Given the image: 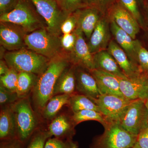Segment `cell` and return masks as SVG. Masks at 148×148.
<instances>
[{"instance_id": "cell-1", "label": "cell", "mask_w": 148, "mask_h": 148, "mask_svg": "<svg viewBox=\"0 0 148 148\" xmlns=\"http://www.w3.org/2000/svg\"><path fill=\"white\" fill-rule=\"evenodd\" d=\"M72 64L69 53L65 51L51 59L47 69L39 76L32 91V101L35 110L41 113L53 96L56 82L62 72Z\"/></svg>"}, {"instance_id": "cell-2", "label": "cell", "mask_w": 148, "mask_h": 148, "mask_svg": "<svg viewBox=\"0 0 148 148\" xmlns=\"http://www.w3.org/2000/svg\"><path fill=\"white\" fill-rule=\"evenodd\" d=\"M3 59L11 69L19 72H28L40 75L47 69L50 59L27 48L8 51Z\"/></svg>"}, {"instance_id": "cell-3", "label": "cell", "mask_w": 148, "mask_h": 148, "mask_svg": "<svg viewBox=\"0 0 148 148\" xmlns=\"http://www.w3.org/2000/svg\"><path fill=\"white\" fill-rule=\"evenodd\" d=\"M60 37L45 27L27 34L25 44L27 48L51 60L64 51Z\"/></svg>"}, {"instance_id": "cell-4", "label": "cell", "mask_w": 148, "mask_h": 148, "mask_svg": "<svg viewBox=\"0 0 148 148\" xmlns=\"http://www.w3.org/2000/svg\"><path fill=\"white\" fill-rule=\"evenodd\" d=\"M12 106L16 117V138L24 143L36 129L38 119L28 97L18 99Z\"/></svg>"}, {"instance_id": "cell-5", "label": "cell", "mask_w": 148, "mask_h": 148, "mask_svg": "<svg viewBox=\"0 0 148 148\" xmlns=\"http://www.w3.org/2000/svg\"><path fill=\"white\" fill-rule=\"evenodd\" d=\"M102 135L95 138L90 148H130L136 144L137 137L127 132L118 122L104 127Z\"/></svg>"}, {"instance_id": "cell-6", "label": "cell", "mask_w": 148, "mask_h": 148, "mask_svg": "<svg viewBox=\"0 0 148 148\" xmlns=\"http://www.w3.org/2000/svg\"><path fill=\"white\" fill-rule=\"evenodd\" d=\"M0 22H8L22 27L28 33L47 27L45 21L41 19L25 0H18L14 9L0 16Z\"/></svg>"}, {"instance_id": "cell-7", "label": "cell", "mask_w": 148, "mask_h": 148, "mask_svg": "<svg viewBox=\"0 0 148 148\" xmlns=\"http://www.w3.org/2000/svg\"><path fill=\"white\" fill-rule=\"evenodd\" d=\"M37 12L45 21L48 30L61 36L62 23L69 14L62 10L56 0H31Z\"/></svg>"}, {"instance_id": "cell-8", "label": "cell", "mask_w": 148, "mask_h": 148, "mask_svg": "<svg viewBox=\"0 0 148 148\" xmlns=\"http://www.w3.org/2000/svg\"><path fill=\"white\" fill-rule=\"evenodd\" d=\"M118 123L127 132L138 136L141 130L148 126V112L145 101H132Z\"/></svg>"}, {"instance_id": "cell-9", "label": "cell", "mask_w": 148, "mask_h": 148, "mask_svg": "<svg viewBox=\"0 0 148 148\" xmlns=\"http://www.w3.org/2000/svg\"><path fill=\"white\" fill-rule=\"evenodd\" d=\"M91 100L98 106L100 112L103 115L108 124L118 123L132 101L123 96L108 94H101L97 99Z\"/></svg>"}, {"instance_id": "cell-10", "label": "cell", "mask_w": 148, "mask_h": 148, "mask_svg": "<svg viewBox=\"0 0 148 148\" xmlns=\"http://www.w3.org/2000/svg\"><path fill=\"white\" fill-rule=\"evenodd\" d=\"M0 43L8 51L26 48L25 40L28 33L22 27L8 22H0Z\"/></svg>"}, {"instance_id": "cell-11", "label": "cell", "mask_w": 148, "mask_h": 148, "mask_svg": "<svg viewBox=\"0 0 148 148\" xmlns=\"http://www.w3.org/2000/svg\"><path fill=\"white\" fill-rule=\"evenodd\" d=\"M109 16L119 27L127 33L133 39L140 32L138 21L121 3L118 2L110 8Z\"/></svg>"}, {"instance_id": "cell-12", "label": "cell", "mask_w": 148, "mask_h": 148, "mask_svg": "<svg viewBox=\"0 0 148 148\" xmlns=\"http://www.w3.org/2000/svg\"><path fill=\"white\" fill-rule=\"evenodd\" d=\"M77 38L73 51L69 53L72 64L80 66L88 71L95 69L93 55L90 53L81 29L77 27Z\"/></svg>"}, {"instance_id": "cell-13", "label": "cell", "mask_w": 148, "mask_h": 148, "mask_svg": "<svg viewBox=\"0 0 148 148\" xmlns=\"http://www.w3.org/2000/svg\"><path fill=\"white\" fill-rule=\"evenodd\" d=\"M119 82L122 94L127 100L145 101L148 98V79L145 77L131 79L120 78Z\"/></svg>"}, {"instance_id": "cell-14", "label": "cell", "mask_w": 148, "mask_h": 148, "mask_svg": "<svg viewBox=\"0 0 148 148\" xmlns=\"http://www.w3.org/2000/svg\"><path fill=\"white\" fill-rule=\"evenodd\" d=\"M87 71L80 66H75L77 90L90 99H97L101 95V92L95 79Z\"/></svg>"}, {"instance_id": "cell-15", "label": "cell", "mask_w": 148, "mask_h": 148, "mask_svg": "<svg viewBox=\"0 0 148 148\" xmlns=\"http://www.w3.org/2000/svg\"><path fill=\"white\" fill-rule=\"evenodd\" d=\"M107 51L113 57L122 71L129 79L143 76L138 67L130 60L125 51L115 42L110 40Z\"/></svg>"}, {"instance_id": "cell-16", "label": "cell", "mask_w": 148, "mask_h": 148, "mask_svg": "<svg viewBox=\"0 0 148 148\" xmlns=\"http://www.w3.org/2000/svg\"><path fill=\"white\" fill-rule=\"evenodd\" d=\"M110 23V29L116 42L125 51L130 60L137 66V49L140 42L133 39L113 21L111 20Z\"/></svg>"}, {"instance_id": "cell-17", "label": "cell", "mask_w": 148, "mask_h": 148, "mask_svg": "<svg viewBox=\"0 0 148 148\" xmlns=\"http://www.w3.org/2000/svg\"><path fill=\"white\" fill-rule=\"evenodd\" d=\"M110 29L106 19L101 18L87 43L90 53L93 55L99 51L106 50L108 48L110 41Z\"/></svg>"}, {"instance_id": "cell-18", "label": "cell", "mask_w": 148, "mask_h": 148, "mask_svg": "<svg viewBox=\"0 0 148 148\" xmlns=\"http://www.w3.org/2000/svg\"><path fill=\"white\" fill-rule=\"evenodd\" d=\"M89 71L95 79L101 94L123 97L120 88V78L99 69Z\"/></svg>"}, {"instance_id": "cell-19", "label": "cell", "mask_w": 148, "mask_h": 148, "mask_svg": "<svg viewBox=\"0 0 148 148\" xmlns=\"http://www.w3.org/2000/svg\"><path fill=\"white\" fill-rule=\"evenodd\" d=\"M75 126L72 116L61 114L52 120L47 131L50 137L54 136L61 139H71L75 134Z\"/></svg>"}, {"instance_id": "cell-20", "label": "cell", "mask_w": 148, "mask_h": 148, "mask_svg": "<svg viewBox=\"0 0 148 148\" xmlns=\"http://www.w3.org/2000/svg\"><path fill=\"white\" fill-rule=\"evenodd\" d=\"M16 117L11 105L3 106L0 112V138L6 140L16 138Z\"/></svg>"}, {"instance_id": "cell-21", "label": "cell", "mask_w": 148, "mask_h": 148, "mask_svg": "<svg viewBox=\"0 0 148 148\" xmlns=\"http://www.w3.org/2000/svg\"><path fill=\"white\" fill-rule=\"evenodd\" d=\"M95 69H99L124 79H129L123 72L116 61L108 51L93 54Z\"/></svg>"}, {"instance_id": "cell-22", "label": "cell", "mask_w": 148, "mask_h": 148, "mask_svg": "<svg viewBox=\"0 0 148 148\" xmlns=\"http://www.w3.org/2000/svg\"><path fill=\"white\" fill-rule=\"evenodd\" d=\"M76 89L75 66L71 64L62 72L56 82L53 95L59 94H75Z\"/></svg>"}, {"instance_id": "cell-23", "label": "cell", "mask_w": 148, "mask_h": 148, "mask_svg": "<svg viewBox=\"0 0 148 148\" xmlns=\"http://www.w3.org/2000/svg\"><path fill=\"white\" fill-rule=\"evenodd\" d=\"M101 18L99 12L95 8L78 10L77 26L89 40Z\"/></svg>"}, {"instance_id": "cell-24", "label": "cell", "mask_w": 148, "mask_h": 148, "mask_svg": "<svg viewBox=\"0 0 148 148\" xmlns=\"http://www.w3.org/2000/svg\"><path fill=\"white\" fill-rule=\"evenodd\" d=\"M71 95L63 94L52 96L41 112L42 117L48 120H53L63 106L68 105Z\"/></svg>"}, {"instance_id": "cell-25", "label": "cell", "mask_w": 148, "mask_h": 148, "mask_svg": "<svg viewBox=\"0 0 148 148\" xmlns=\"http://www.w3.org/2000/svg\"><path fill=\"white\" fill-rule=\"evenodd\" d=\"M39 75L28 72H19L16 92L19 99L28 98L38 82Z\"/></svg>"}, {"instance_id": "cell-26", "label": "cell", "mask_w": 148, "mask_h": 148, "mask_svg": "<svg viewBox=\"0 0 148 148\" xmlns=\"http://www.w3.org/2000/svg\"><path fill=\"white\" fill-rule=\"evenodd\" d=\"M68 105L73 114L85 110L100 112L98 106L90 98L83 94L75 93L71 95Z\"/></svg>"}, {"instance_id": "cell-27", "label": "cell", "mask_w": 148, "mask_h": 148, "mask_svg": "<svg viewBox=\"0 0 148 148\" xmlns=\"http://www.w3.org/2000/svg\"><path fill=\"white\" fill-rule=\"evenodd\" d=\"M71 116L75 125L82 122L90 120L98 121L103 125L104 127L108 124L101 112L92 110H85L80 111L74 113Z\"/></svg>"}, {"instance_id": "cell-28", "label": "cell", "mask_w": 148, "mask_h": 148, "mask_svg": "<svg viewBox=\"0 0 148 148\" xmlns=\"http://www.w3.org/2000/svg\"><path fill=\"white\" fill-rule=\"evenodd\" d=\"M137 65L140 74L148 79V51L140 42L137 51Z\"/></svg>"}, {"instance_id": "cell-29", "label": "cell", "mask_w": 148, "mask_h": 148, "mask_svg": "<svg viewBox=\"0 0 148 148\" xmlns=\"http://www.w3.org/2000/svg\"><path fill=\"white\" fill-rule=\"evenodd\" d=\"M18 74L15 70L10 69L5 75L0 76V85L9 91L16 92Z\"/></svg>"}, {"instance_id": "cell-30", "label": "cell", "mask_w": 148, "mask_h": 148, "mask_svg": "<svg viewBox=\"0 0 148 148\" xmlns=\"http://www.w3.org/2000/svg\"><path fill=\"white\" fill-rule=\"evenodd\" d=\"M78 145L71 139L49 138L45 143V148H77Z\"/></svg>"}, {"instance_id": "cell-31", "label": "cell", "mask_w": 148, "mask_h": 148, "mask_svg": "<svg viewBox=\"0 0 148 148\" xmlns=\"http://www.w3.org/2000/svg\"><path fill=\"white\" fill-rule=\"evenodd\" d=\"M78 10L70 14L62 23L61 32L62 35L71 34L75 30L77 26Z\"/></svg>"}, {"instance_id": "cell-32", "label": "cell", "mask_w": 148, "mask_h": 148, "mask_svg": "<svg viewBox=\"0 0 148 148\" xmlns=\"http://www.w3.org/2000/svg\"><path fill=\"white\" fill-rule=\"evenodd\" d=\"M60 38L63 50L67 53H71L76 42L77 35L76 30L71 34L62 35Z\"/></svg>"}, {"instance_id": "cell-33", "label": "cell", "mask_w": 148, "mask_h": 148, "mask_svg": "<svg viewBox=\"0 0 148 148\" xmlns=\"http://www.w3.org/2000/svg\"><path fill=\"white\" fill-rule=\"evenodd\" d=\"M19 99L16 92L7 90L0 85V104L1 107L12 105Z\"/></svg>"}, {"instance_id": "cell-34", "label": "cell", "mask_w": 148, "mask_h": 148, "mask_svg": "<svg viewBox=\"0 0 148 148\" xmlns=\"http://www.w3.org/2000/svg\"><path fill=\"white\" fill-rule=\"evenodd\" d=\"M50 138L47 131L39 130L33 136L27 148H45L46 141Z\"/></svg>"}, {"instance_id": "cell-35", "label": "cell", "mask_w": 148, "mask_h": 148, "mask_svg": "<svg viewBox=\"0 0 148 148\" xmlns=\"http://www.w3.org/2000/svg\"><path fill=\"white\" fill-rule=\"evenodd\" d=\"M84 0H61L59 5L66 13L70 14L82 8Z\"/></svg>"}, {"instance_id": "cell-36", "label": "cell", "mask_w": 148, "mask_h": 148, "mask_svg": "<svg viewBox=\"0 0 148 148\" xmlns=\"http://www.w3.org/2000/svg\"><path fill=\"white\" fill-rule=\"evenodd\" d=\"M123 6L130 12L139 22H141V14L136 0H120Z\"/></svg>"}, {"instance_id": "cell-37", "label": "cell", "mask_w": 148, "mask_h": 148, "mask_svg": "<svg viewBox=\"0 0 148 148\" xmlns=\"http://www.w3.org/2000/svg\"><path fill=\"white\" fill-rule=\"evenodd\" d=\"M18 0H0V16L14 9Z\"/></svg>"}, {"instance_id": "cell-38", "label": "cell", "mask_w": 148, "mask_h": 148, "mask_svg": "<svg viewBox=\"0 0 148 148\" xmlns=\"http://www.w3.org/2000/svg\"><path fill=\"white\" fill-rule=\"evenodd\" d=\"M137 142L140 148H148V126L140 131Z\"/></svg>"}, {"instance_id": "cell-39", "label": "cell", "mask_w": 148, "mask_h": 148, "mask_svg": "<svg viewBox=\"0 0 148 148\" xmlns=\"http://www.w3.org/2000/svg\"><path fill=\"white\" fill-rule=\"evenodd\" d=\"M21 143L17 138L3 140L1 143V148H21Z\"/></svg>"}, {"instance_id": "cell-40", "label": "cell", "mask_w": 148, "mask_h": 148, "mask_svg": "<svg viewBox=\"0 0 148 148\" xmlns=\"http://www.w3.org/2000/svg\"><path fill=\"white\" fill-rule=\"evenodd\" d=\"M10 68L9 67L6 62L3 59L0 61V76L5 75L9 71Z\"/></svg>"}, {"instance_id": "cell-41", "label": "cell", "mask_w": 148, "mask_h": 148, "mask_svg": "<svg viewBox=\"0 0 148 148\" xmlns=\"http://www.w3.org/2000/svg\"><path fill=\"white\" fill-rule=\"evenodd\" d=\"M90 3L98 7H103L106 5L108 0H89Z\"/></svg>"}, {"instance_id": "cell-42", "label": "cell", "mask_w": 148, "mask_h": 148, "mask_svg": "<svg viewBox=\"0 0 148 148\" xmlns=\"http://www.w3.org/2000/svg\"><path fill=\"white\" fill-rule=\"evenodd\" d=\"M130 148H140V146H139L137 142H136V144H135V145L133 146V147Z\"/></svg>"}, {"instance_id": "cell-43", "label": "cell", "mask_w": 148, "mask_h": 148, "mask_svg": "<svg viewBox=\"0 0 148 148\" xmlns=\"http://www.w3.org/2000/svg\"><path fill=\"white\" fill-rule=\"evenodd\" d=\"M145 105L146 107H147V109L148 112V98L145 101Z\"/></svg>"}, {"instance_id": "cell-44", "label": "cell", "mask_w": 148, "mask_h": 148, "mask_svg": "<svg viewBox=\"0 0 148 148\" xmlns=\"http://www.w3.org/2000/svg\"><path fill=\"white\" fill-rule=\"evenodd\" d=\"M56 1L59 3L60 1H61V0H56Z\"/></svg>"}]
</instances>
